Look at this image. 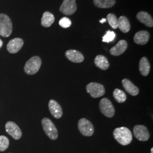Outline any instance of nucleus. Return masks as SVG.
<instances>
[{"mask_svg":"<svg viewBox=\"0 0 153 153\" xmlns=\"http://www.w3.org/2000/svg\"><path fill=\"white\" fill-rule=\"evenodd\" d=\"M150 39V33L147 31L142 30L137 32L134 36V42L139 45H145Z\"/></svg>","mask_w":153,"mask_h":153,"instance_id":"15","label":"nucleus"},{"mask_svg":"<svg viewBox=\"0 0 153 153\" xmlns=\"http://www.w3.org/2000/svg\"><path fill=\"white\" fill-rule=\"evenodd\" d=\"M122 84L126 91L132 96H137L139 94V88L135 86L129 79L125 78L122 80Z\"/></svg>","mask_w":153,"mask_h":153,"instance_id":"16","label":"nucleus"},{"mask_svg":"<svg viewBox=\"0 0 153 153\" xmlns=\"http://www.w3.org/2000/svg\"><path fill=\"white\" fill-rule=\"evenodd\" d=\"M128 48V43L124 40H121L117 44L111 48L109 52L112 56H118L124 53Z\"/></svg>","mask_w":153,"mask_h":153,"instance_id":"14","label":"nucleus"},{"mask_svg":"<svg viewBox=\"0 0 153 153\" xmlns=\"http://www.w3.org/2000/svg\"><path fill=\"white\" fill-rule=\"evenodd\" d=\"M59 25L61 27L68 28L71 25V19L67 17H63L59 21Z\"/></svg>","mask_w":153,"mask_h":153,"instance_id":"27","label":"nucleus"},{"mask_svg":"<svg viewBox=\"0 0 153 153\" xmlns=\"http://www.w3.org/2000/svg\"><path fill=\"white\" fill-rule=\"evenodd\" d=\"M48 107L51 115L56 119H60L62 116L63 112L62 108L59 103L55 100L51 99L49 100Z\"/></svg>","mask_w":153,"mask_h":153,"instance_id":"11","label":"nucleus"},{"mask_svg":"<svg viewBox=\"0 0 153 153\" xmlns=\"http://www.w3.org/2000/svg\"><path fill=\"white\" fill-rule=\"evenodd\" d=\"M41 23L45 27H49L55 22V16L48 11H45L43 13Z\"/></svg>","mask_w":153,"mask_h":153,"instance_id":"21","label":"nucleus"},{"mask_svg":"<svg viewBox=\"0 0 153 153\" xmlns=\"http://www.w3.org/2000/svg\"><path fill=\"white\" fill-rule=\"evenodd\" d=\"M137 19L149 27L153 26V20L151 16L145 11H140L137 14Z\"/></svg>","mask_w":153,"mask_h":153,"instance_id":"17","label":"nucleus"},{"mask_svg":"<svg viewBox=\"0 0 153 153\" xmlns=\"http://www.w3.org/2000/svg\"><path fill=\"white\" fill-rule=\"evenodd\" d=\"M139 70L143 76H148L150 71V64L145 57H143L140 61Z\"/></svg>","mask_w":153,"mask_h":153,"instance_id":"19","label":"nucleus"},{"mask_svg":"<svg viewBox=\"0 0 153 153\" xmlns=\"http://www.w3.org/2000/svg\"><path fill=\"white\" fill-rule=\"evenodd\" d=\"M99 108L101 112L107 117H112L115 114L114 105L108 98L102 99L99 103Z\"/></svg>","mask_w":153,"mask_h":153,"instance_id":"7","label":"nucleus"},{"mask_svg":"<svg viewBox=\"0 0 153 153\" xmlns=\"http://www.w3.org/2000/svg\"><path fill=\"white\" fill-rule=\"evenodd\" d=\"M6 132L15 140L20 139L22 136V132L19 127L13 121H8L5 126Z\"/></svg>","mask_w":153,"mask_h":153,"instance_id":"10","label":"nucleus"},{"mask_svg":"<svg viewBox=\"0 0 153 153\" xmlns=\"http://www.w3.org/2000/svg\"><path fill=\"white\" fill-rule=\"evenodd\" d=\"M76 0H64L60 7V10L65 15L71 16L76 11Z\"/></svg>","mask_w":153,"mask_h":153,"instance_id":"9","label":"nucleus"},{"mask_svg":"<svg viewBox=\"0 0 153 153\" xmlns=\"http://www.w3.org/2000/svg\"><path fill=\"white\" fill-rule=\"evenodd\" d=\"M13 31V25L9 16L4 14H0V35L8 37Z\"/></svg>","mask_w":153,"mask_h":153,"instance_id":"2","label":"nucleus"},{"mask_svg":"<svg viewBox=\"0 0 153 153\" xmlns=\"http://www.w3.org/2000/svg\"><path fill=\"white\" fill-rule=\"evenodd\" d=\"M86 90L90 96L94 98H98L103 96L105 93L104 86L97 82H91L86 86Z\"/></svg>","mask_w":153,"mask_h":153,"instance_id":"5","label":"nucleus"},{"mask_svg":"<svg viewBox=\"0 0 153 153\" xmlns=\"http://www.w3.org/2000/svg\"><path fill=\"white\" fill-rule=\"evenodd\" d=\"M9 146V140L5 136H0V152H4Z\"/></svg>","mask_w":153,"mask_h":153,"instance_id":"25","label":"nucleus"},{"mask_svg":"<svg viewBox=\"0 0 153 153\" xmlns=\"http://www.w3.org/2000/svg\"><path fill=\"white\" fill-rule=\"evenodd\" d=\"M116 37L115 33L112 31H108L103 36L102 41L105 43H109L112 42Z\"/></svg>","mask_w":153,"mask_h":153,"instance_id":"26","label":"nucleus"},{"mask_svg":"<svg viewBox=\"0 0 153 153\" xmlns=\"http://www.w3.org/2000/svg\"><path fill=\"white\" fill-rule=\"evenodd\" d=\"M66 57L69 61L74 63H81L84 60V56L81 52L76 50L70 49L65 52Z\"/></svg>","mask_w":153,"mask_h":153,"instance_id":"13","label":"nucleus"},{"mask_svg":"<svg viewBox=\"0 0 153 153\" xmlns=\"http://www.w3.org/2000/svg\"><path fill=\"white\" fill-rule=\"evenodd\" d=\"M113 134L115 140L123 146L128 145L132 141L133 137L131 131L126 127L122 126L116 128Z\"/></svg>","mask_w":153,"mask_h":153,"instance_id":"1","label":"nucleus"},{"mask_svg":"<svg viewBox=\"0 0 153 153\" xmlns=\"http://www.w3.org/2000/svg\"><path fill=\"white\" fill-rule=\"evenodd\" d=\"M24 42L21 38L11 39L7 45V49L10 53H16L22 48Z\"/></svg>","mask_w":153,"mask_h":153,"instance_id":"12","label":"nucleus"},{"mask_svg":"<svg viewBox=\"0 0 153 153\" xmlns=\"http://www.w3.org/2000/svg\"><path fill=\"white\" fill-rule=\"evenodd\" d=\"M106 21H107V19H105V18H103V19H102L101 20L99 21V22H100V23H104L105 22H106Z\"/></svg>","mask_w":153,"mask_h":153,"instance_id":"28","label":"nucleus"},{"mask_svg":"<svg viewBox=\"0 0 153 153\" xmlns=\"http://www.w3.org/2000/svg\"><path fill=\"white\" fill-rule=\"evenodd\" d=\"M2 45H3V42H2V41L0 39V48L2 47Z\"/></svg>","mask_w":153,"mask_h":153,"instance_id":"29","label":"nucleus"},{"mask_svg":"<svg viewBox=\"0 0 153 153\" xmlns=\"http://www.w3.org/2000/svg\"><path fill=\"white\" fill-rule=\"evenodd\" d=\"M133 133L135 137L141 141H146L150 138V133L146 126L137 125L133 128Z\"/></svg>","mask_w":153,"mask_h":153,"instance_id":"8","label":"nucleus"},{"mask_svg":"<svg viewBox=\"0 0 153 153\" xmlns=\"http://www.w3.org/2000/svg\"><path fill=\"white\" fill-rule=\"evenodd\" d=\"M41 65V59L39 56H33L26 62L24 70L28 75H33L39 71Z\"/></svg>","mask_w":153,"mask_h":153,"instance_id":"4","label":"nucleus"},{"mask_svg":"<svg viewBox=\"0 0 153 153\" xmlns=\"http://www.w3.org/2000/svg\"><path fill=\"white\" fill-rule=\"evenodd\" d=\"M113 95L115 100L119 103H122L126 102V95L123 91L119 88H116L113 92Z\"/></svg>","mask_w":153,"mask_h":153,"instance_id":"23","label":"nucleus"},{"mask_svg":"<svg viewBox=\"0 0 153 153\" xmlns=\"http://www.w3.org/2000/svg\"><path fill=\"white\" fill-rule=\"evenodd\" d=\"M94 63L97 67L103 71L107 70L109 68V62L107 59L103 55L97 56L94 60Z\"/></svg>","mask_w":153,"mask_h":153,"instance_id":"18","label":"nucleus"},{"mask_svg":"<svg viewBox=\"0 0 153 153\" xmlns=\"http://www.w3.org/2000/svg\"><path fill=\"white\" fill-rule=\"evenodd\" d=\"M118 27L124 33H128L131 29V24L125 16H121L118 19Z\"/></svg>","mask_w":153,"mask_h":153,"instance_id":"20","label":"nucleus"},{"mask_svg":"<svg viewBox=\"0 0 153 153\" xmlns=\"http://www.w3.org/2000/svg\"><path fill=\"white\" fill-rule=\"evenodd\" d=\"M94 5L102 9H107L113 7L116 3L115 0H93Z\"/></svg>","mask_w":153,"mask_h":153,"instance_id":"22","label":"nucleus"},{"mask_svg":"<svg viewBox=\"0 0 153 153\" xmlns=\"http://www.w3.org/2000/svg\"><path fill=\"white\" fill-rule=\"evenodd\" d=\"M78 126L81 133L85 136L90 137L94 134V126L91 121L86 118H82L78 121Z\"/></svg>","mask_w":153,"mask_h":153,"instance_id":"6","label":"nucleus"},{"mask_svg":"<svg viewBox=\"0 0 153 153\" xmlns=\"http://www.w3.org/2000/svg\"><path fill=\"white\" fill-rule=\"evenodd\" d=\"M42 124L45 133L50 139L55 140L57 138L58 131L52 121L47 117H45L42 120Z\"/></svg>","mask_w":153,"mask_h":153,"instance_id":"3","label":"nucleus"},{"mask_svg":"<svg viewBox=\"0 0 153 153\" xmlns=\"http://www.w3.org/2000/svg\"><path fill=\"white\" fill-rule=\"evenodd\" d=\"M151 153H153V148L151 149Z\"/></svg>","mask_w":153,"mask_h":153,"instance_id":"30","label":"nucleus"},{"mask_svg":"<svg viewBox=\"0 0 153 153\" xmlns=\"http://www.w3.org/2000/svg\"><path fill=\"white\" fill-rule=\"evenodd\" d=\"M107 20L108 21L109 25L114 29L118 28V19L115 14L110 13L107 16Z\"/></svg>","mask_w":153,"mask_h":153,"instance_id":"24","label":"nucleus"}]
</instances>
